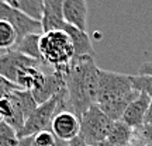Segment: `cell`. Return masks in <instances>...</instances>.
<instances>
[{"instance_id":"6da1fadb","label":"cell","mask_w":152,"mask_h":146,"mask_svg":"<svg viewBox=\"0 0 152 146\" xmlns=\"http://www.w3.org/2000/svg\"><path fill=\"white\" fill-rule=\"evenodd\" d=\"M65 108L80 119L83 114L97 103L99 68L94 58H75L66 73Z\"/></svg>"},{"instance_id":"7a4b0ae2","label":"cell","mask_w":152,"mask_h":146,"mask_svg":"<svg viewBox=\"0 0 152 146\" xmlns=\"http://www.w3.org/2000/svg\"><path fill=\"white\" fill-rule=\"evenodd\" d=\"M39 54L44 65L54 66V69H68L75 58L72 41L64 30H51L41 34Z\"/></svg>"},{"instance_id":"3957f363","label":"cell","mask_w":152,"mask_h":146,"mask_svg":"<svg viewBox=\"0 0 152 146\" xmlns=\"http://www.w3.org/2000/svg\"><path fill=\"white\" fill-rule=\"evenodd\" d=\"M137 92L132 86V76L99 69V90H97V105L111 103L118 98L127 97Z\"/></svg>"},{"instance_id":"277c9868","label":"cell","mask_w":152,"mask_h":146,"mask_svg":"<svg viewBox=\"0 0 152 146\" xmlns=\"http://www.w3.org/2000/svg\"><path fill=\"white\" fill-rule=\"evenodd\" d=\"M114 121L110 119L97 104L92 105L80 118V136L89 146H97L106 142Z\"/></svg>"},{"instance_id":"5b68a950","label":"cell","mask_w":152,"mask_h":146,"mask_svg":"<svg viewBox=\"0 0 152 146\" xmlns=\"http://www.w3.org/2000/svg\"><path fill=\"white\" fill-rule=\"evenodd\" d=\"M66 101V93H61L58 96L52 97L51 100L42 104H38L37 108L30 114V117L26 119L23 128L18 131V138H28L33 136L41 131L51 129V122L54 119L55 114L61 107V104Z\"/></svg>"},{"instance_id":"8992f818","label":"cell","mask_w":152,"mask_h":146,"mask_svg":"<svg viewBox=\"0 0 152 146\" xmlns=\"http://www.w3.org/2000/svg\"><path fill=\"white\" fill-rule=\"evenodd\" d=\"M0 20L7 21L14 27L17 35H18V39H21L23 37H26L28 34H42L41 21H37L31 17L23 14L21 11L7 6L1 0H0Z\"/></svg>"},{"instance_id":"52a82bcc","label":"cell","mask_w":152,"mask_h":146,"mask_svg":"<svg viewBox=\"0 0 152 146\" xmlns=\"http://www.w3.org/2000/svg\"><path fill=\"white\" fill-rule=\"evenodd\" d=\"M7 97L11 100L13 103V107H14V115L13 118L7 122L13 129L18 131L23 128V125L26 122V119L30 117V114L33 113L34 110L37 108L38 104L35 103L31 92L28 90H23V89H18V90H14L13 93H10Z\"/></svg>"},{"instance_id":"ba28073f","label":"cell","mask_w":152,"mask_h":146,"mask_svg":"<svg viewBox=\"0 0 152 146\" xmlns=\"http://www.w3.org/2000/svg\"><path fill=\"white\" fill-rule=\"evenodd\" d=\"M30 66H42V63L20 54L18 51L14 49H10L6 54L0 55V76L6 77L13 83H16L18 72Z\"/></svg>"},{"instance_id":"9c48e42d","label":"cell","mask_w":152,"mask_h":146,"mask_svg":"<svg viewBox=\"0 0 152 146\" xmlns=\"http://www.w3.org/2000/svg\"><path fill=\"white\" fill-rule=\"evenodd\" d=\"M51 131L54 135L64 142H69L79 136L80 132V119L68 110H61L55 114L51 122Z\"/></svg>"},{"instance_id":"30bf717a","label":"cell","mask_w":152,"mask_h":146,"mask_svg":"<svg viewBox=\"0 0 152 146\" xmlns=\"http://www.w3.org/2000/svg\"><path fill=\"white\" fill-rule=\"evenodd\" d=\"M65 24L64 0H42V33L51 30H62Z\"/></svg>"},{"instance_id":"8fae6325","label":"cell","mask_w":152,"mask_h":146,"mask_svg":"<svg viewBox=\"0 0 152 146\" xmlns=\"http://www.w3.org/2000/svg\"><path fill=\"white\" fill-rule=\"evenodd\" d=\"M87 0H64V20L82 31H87Z\"/></svg>"},{"instance_id":"7c38bea8","label":"cell","mask_w":152,"mask_h":146,"mask_svg":"<svg viewBox=\"0 0 152 146\" xmlns=\"http://www.w3.org/2000/svg\"><path fill=\"white\" fill-rule=\"evenodd\" d=\"M149 103H151V98L148 97L147 94L140 93L138 97L134 101H131L130 105L127 107V110L121 117V121L125 122L128 126H131L132 129L141 126L145 121V115H147Z\"/></svg>"},{"instance_id":"4fadbf2b","label":"cell","mask_w":152,"mask_h":146,"mask_svg":"<svg viewBox=\"0 0 152 146\" xmlns=\"http://www.w3.org/2000/svg\"><path fill=\"white\" fill-rule=\"evenodd\" d=\"M69 38L72 41V45H73V52H75V58H85V56H92L94 58V49H93L92 41H90V37L87 31H82L79 28L73 27V25H69V24H65L64 28ZM73 58V59H75Z\"/></svg>"},{"instance_id":"5bb4252c","label":"cell","mask_w":152,"mask_h":146,"mask_svg":"<svg viewBox=\"0 0 152 146\" xmlns=\"http://www.w3.org/2000/svg\"><path fill=\"white\" fill-rule=\"evenodd\" d=\"M41 66H30V68H24L23 70L18 72L16 79V84L23 90H28V92H34L44 83L45 79V73L39 69Z\"/></svg>"},{"instance_id":"9a60e30c","label":"cell","mask_w":152,"mask_h":146,"mask_svg":"<svg viewBox=\"0 0 152 146\" xmlns=\"http://www.w3.org/2000/svg\"><path fill=\"white\" fill-rule=\"evenodd\" d=\"M132 139V128L120 121H114L113 128L110 131L106 142L113 146H130Z\"/></svg>"},{"instance_id":"2e32d148","label":"cell","mask_w":152,"mask_h":146,"mask_svg":"<svg viewBox=\"0 0 152 146\" xmlns=\"http://www.w3.org/2000/svg\"><path fill=\"white\" fill-rule=\"evenodd\" d=\"M39 37H41V34H28L26 37H23L21 39H18L13 49L42 63V58L39 54Z\"/></svg>"},{"instance_id":"e0dca14e","label":"cell","mask_w":152,"mask_h":146,"mask_svg":"<svg viewBox=\"0 0 152 146\" xmlns=\"http://www.w3.org/2000/svg\"><path fill=\"white\" fill-rule=\"evenodd\" d=\"M7 6L21 11L23 14L31 17L37 21L42 18V0H1Z\"/></svg>"},{"instance_id":"ac0fdd59","label":"cell","mask_w":152,"mask_h":146,"mask_svg":"<svg viewBox=\"0 0 152 146\" xmlns=\"http://www.w3.org/2000/svg\"><path fill=\"white\" fill-rule=\"evenodd\" d=\"M17 41H18V35L14 27L7 21L0 20V49L10 51L16 46Z\"/></svg>"},{"instance_id":"d6986e66","label":"cell","mask_w":152,"mask_h":146,"mask_svg":"<svg viewBox=\"0 0 152 146\" xmlns=\"http://www.w3.org/2000/svg\"><path fill=\"white\" fill-rule=\"evenodd\" d=\"M31 138V146H68V142L58 139L51 129L41 131Z\"/></svg>"},{"instance_id":"ffe728a7","label":"cell","mask_w":152,"mask_h":146,"mask_svg":"<svg viewBox=\"0 0 152 146\" xmlns=\"http://www.w3.org/2000/svg\"><path fill=\"white\" fill-rule=\"evenodd\" d=\"M148 143H152V124H142L132 129L131 146H144Z\"/></svg>"},{"instance_id":"44dd1931","label":"cell","mask_w":152,"mask_h":146,"mask_svg":"<svg viewBox=\"0 0 152 146\" xmlns=\"http://www.w3.org/2000/svg\"><path fill=\"white\" fill-rule=\"evenodd\" d=\"M20 138L17 135V131L13 129L10 125L0 121V146H18Z\"/></svg>"},{"instance_id":"7402d4cb","label":"cell","mask_w":152,"mask_h":146,"mask_svg":"<svg viewBox=\"0 0 152 146\" xmlns=\"http://www.w3.org/2000/svg\"><path fill=\"white\" fill-rule=\"evenodd\" d=\"M132 86L137 92L147 94L152 100V76L137 75L132 76Z\"/></svg>"},{"instance_id":"603a6c76","label":"cell","mask_w":152,"mask_h":146,"mask_svg":"<svg viewBox=\"0 0 152 146\" xmlns=\"http://www.w3.org/2000/svg\"><path fill=\"white\" fill-rule=\"evenodd\" d=\"M14 115V107L11 100L7 96L3 98H0V121L9 122Z\"/></svg>"},{"instance_id":"cb8c5ba5","label":"cell","mask_w":152,"mask_h":146,"mask_svg":"<svg viewBox=\"0 0 152 146\" xmlns=\"http://www.w3.org/2000/svg\"><path fill=\"white\" fill-rule=\"evenodd\" d=\"M18 89H20V87L17 86L16 83L7 80L3 76H0V98L9 96L10 93H13L14 90H18Z\"/></svg>"},{"instance_id":"d4e9b609","label":"cell","mask_w":152,"mask_h":146,"mask_svg":"<svg viewBox=\"0 0 152 146\" xmlns=\"http://www.w3.org/2000/svg\"><path fill=\"white\" fill-rule=\"evenodd\" d=\"M138 75H147V76H152V62H145L140 66V70Z\"/></svg>"},{"instance_id":"484cf974","label":"cell","mask_w":152,"mask_h":146,"mask_svg":"<svg viewBox=\"0 0 152 146\" xmlns=\"http://www.w3.org/2000/svg\"><path fill=\"white\" fill-rule=\"evenodd\" d=\"M68 146H89V145L82 139L80 136H76L75 139H72V141L68 142Z\"/></svg>"},{"instance_id":"4316f807","label":"cell","mask_w":152,"mask_h":146,"mask_svg":"<svg viewBox=\"0 0 152 146\" xmlns=\"http://www.w3.org/2000/svg\"><path fill=\"white\" fill-rule=\"evenodd\" d=\"M144 124H152V100H151V103H149V107H148V111H147V115H145Z\"/></svg>"},{"instance_id":"83f0119b","label":"cell","mask_w":152,"mask_h":146,"mask_svg":"<svg viewBox=\"0 0 152 146\" xmlns=\"http://www.w3.org/2000/svg\"><path fill=\"white\" fill-rule=\"evenodd\" d=\"M97 146H106V143L103 142V143H100V145H97Z\"/></svg>"},{"instance_id":"f1b7e54d","label":"cell","mask_w":152,"mask_h":146,"mask_svg":"<svg viewBox=\"0 0 152 146\" xmlns=\"http://www.w3.org/2000/svg\"><path fill=\"white\" fill-rule=\"evenodd\" d=\"M144 146H152V143H148V145H144Z\"/></svg>"}]
</instances>
